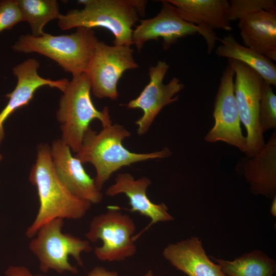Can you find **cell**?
<instances>
[{"label": "cell", "mask_w": 276, "mask_h": 276, "mask_svg": "<svg viewBox=\"0 0 276 276\" xmlns=\"http://www.w3.org/2000/svg\"><path fill=\"white\" fill-rule=\"evenodd\" d=\"M162 8L154 17L141 19L133 30L132 39L140 50L149 40L163 39V48L168 49L178 39L202 32L197 26L184 20L175 7L167 0L160 1Z\"/></svg>", "instance_id": "7c38bea8"}, {"label": "cell", "mask_w": 276, "mask_h": 276, "mask_svg": "<svg viewBox=\"0 0 276 276\" xmlns=\"http://www.w3.org/2000/svg\"><path fill=\"white\" fill-rule=\"evenodd\" d=\"M234 70L228 62L222 73L214 103V125L204 140L208 143L223 142L245 153L246 138L241 128L234 94Z\"/></svg>", "instance_id": "30bf717a"}, {"label": "cell", "mask_w": 276, "mask_h": 276, "mask_svg": "<svg viewBox=\"0 0 276 276\" xmlns=\"http://www.w3.org/2000/svg\"><path fill=\"white\" fill-rule=\"evenodd\" d=\"M99 41L92 29L77 28L68 35L54 36L48 33L35 37L20 35L12 48L15 52L37 53L56 61L73 75L86 73Z\"/></svg>", "instance_id": "3957f363"}, {"label": "cell", "mask_w": 276, "mask_h": 276, "mask_svg": "<svg viewBox=\"0 0 276 276\" xmlns=\"http://www.w3.org/2000/svg\"><path fill=\"white\" fill-rule=\"evenodd\" d=\"M50 151L58 177L73 194L91 204L102 200L103 194L95 179L86 173L83 164L72 155L71 149L61 139L53 142Z\"/></svg>", "instance_id": "5bb4252c"}, {"label": "cell", "mask_w": 276, "mask_h": 276, "mask_svg": "<svg viewBox=\"0 0 276 276\" xmlns=\"http://www.w3.org/2000/svg\"><path fill=\"white\" fill-rule=\"evenodd\" d=\"M131 133L118 124L103 127L98 133L90 127L85 131L81 147L75 156L82 163H90L96 169L95 182L101 190L111 175L122 167L154 158L169 156L171 151L162 150L148 153H136L129 151L122 144Z\"/></svg>", "instance_id": "7a4b0ae2"}, {"label": "cell", "mask_w": 276, "mask_h": 276, "mask_svg": "<svg viewBox=\"0 0 276 276\" xmlns=\"http://www.w3.org/2000/svg\"><path fill=\"white\" fill-rule=\"evenodd\" d=\"M3 158V156L2 155L0 154V161Z\"/></svg>", "instance_id": "4dcf8cb0"}, {"label": "cell", "mask_w": 276, "mask_h": 276, "mask_svg": "<svg viewBox=\"0 0 276 276\" xmlns=\"http://www.w3.org/2000/svg\"><path fill=\"white\" fill-rule=\"evenodd\" d=\"M23 18L16 0L0 1V32L9 30Z\"/></svg>", "instance_id": "d4e9b609"}, {"label": "cell", "mask_w": 276, "mask_h": 276, "mask_svg": "<svg viewBox=\"0 0 276 276\" xmlns=\"http://www.w3.org/2000/svg\"><path fill=\"white\" fill-rule=\"evenodd\" d=\"M229 2V20H239L242 17L261 11L276 10L275 0H231Z\"/></svg>", "instance_id": "cb8c5ba5"}, {"label": "cell", "mask_w": 276, "mask_h": 276, "mask_svg": "<svg viewBox=\"0 0 276 276\" xmlns=\"http://www.w3.org/2000/svg\"><path fill=\"white\" fill-rule=\"evenodd\" d=\"M87 276H119V275L116 271H109L101 266H96L88 272Z\"/></svg>", "instance_id": "4316f807"}, {"label": "cell", "mask_w": 276, "mask_h": 276, "mask_svg": "<svg viewBox=\"0 0 276 276\" xmlns=\"http://www.w3.org/2000/svg\"><path fill=\"white\" fill-rule=\"evenodd\" d=\"M23 20L30 25L31 35H43L44 26L51 20L58 19L61 14L56 0H16Z\"/></svg>", "instance_id": "7402d4cb"}, {"label": "cell", "mask_w": 276, "mask_h": 276, "mask_svg": "<svg viewBox=\"0 0 276 276\" xmlns=\"http://www.w3.org/2000/svg\"><path fill=\"white\" fill-rule=\"evenodd\" d=\"M151 183V180L146 177L135 179L129 173H119L115 178V182L105 192L106 195L109 197L124 194L129 201L130 211L137 212L150 219L146 227L134 236L135 241L153 224L174 219L165 203H154L148 198L147 190Z\"/></svg>", "instance_id": "9a60e30c"}, {"label": "cell", "mask_w": 276, "mask_h": 276, "mask_svg": "<svg viewBox=\"0 0 276 276\" xmlns=\"http://www.w3.org/2000/svg\"><path fill=\"white\" fill-rule=\"evenodd\" d=\"M39 65L36 59L29 58L13 67L17 82L13 91L7 95L9 101L0 113V145L4 137L3 125L5 121L16 109L28 105L38 88L49 86L63 92L68 84L66 78L53 80L41 77L37 73Z\"/></svg>", "instance_id": "2e32d148"}, {"label": "cell", "mask_w": 276, "mask_h": 276, "mask_svg": "<svg viewBox=\"0 0 276 276\" xmlns=\"http://www.w3.org/2000/svg\"><path fill=\"white\" fill-rule=\"evenodd\" d=\"M270 212L273 216H276V196L273 198Z\"/></svg>", "instance_id": "f1b7e54d"}, {"label": "cell", "mask_w": 276, "mask_h": 276, "mask_svg": "<svg viewBox=\"0 0 276 276\" xmlns=\"http://www.w3.org/2000/svg\"><path fill=\"white\" fill-rule=\"evenodd\" d=\"M78 3L84 8L61 14L58 19L61 29L104 28L114 36V45L133 44L132 27L139 20V14L130 0H80Z\"/></svg>", "instance_id": "5b68a950"}, {"label": "cell", "mask_w": 276, "mask_h": 276, "mask_svg": "<svg viewBox=\"0 0 276 276\" xmlns=\"http://www.w3.org/2000/svg\"><path fill=\"white\" fill-rule=\"evenodd\" d=\"M211 258L217 263L226 276H273L275 261L260 250H255L233 261Z\"/></svg>", "instance_id": "44dd1931"}, {"label": "cell", "mask_w": 276, "mask_h": 276, "mask_svg": "<svg viewBox=\"0 0 276 276\" xmlns=\"http://www.w3.org/2000/svg\"><path fill=\"white\" fill-rule=\"evenodd\" d=\"M29 179L37 188L39 202L36 218L26 232L29 238L34 237L44 224L54 219H80L90 209L91 204L73 194L58 177L50 147L47 144L38 146L36 160Z\"/></svg>", "instance_id": "6da1fadb"}, {"label": "cell", "mask_w": 276, "mask_h": 276, "mask_svg": "<svg viewBox=\"0 0 276 276\" xmlns=\"http://www.w3.org/2000/svg\"><path fill=\"white\" fill-rule=\"evenodd\" d=\"M249 185L251 193L273 198L276 196V132L251 157L242 158L236 166Z\"/></svg>", "instance_id": "e0dca14e"}, {"label": "cell", "mask_w": 276, "mask_h": 276, "mask_svg": "<svg viewBox=\"0 0 276 276\" xmlns=\"http://www.w3.org/2000/svg\"><path fill=\"white\" fill-rule=\"evenodd\" d=\"M130 1L132 5L137 11L139 14L141 16L144 15L147 2L146 1Z\"/></svg>", "instance_id": "83f0119b"}, {"label": "cell", "mask_w": 276, "mask_h": 276, "mask_svg": "<svg viewBox=\"0 0 276 276\" xmlns=\"http://www.w3.org/2000/svg\"><path fill=\"white\" fill-rule=\"evenodd\" d=\"M90 90L86 73L73 75L59 100L56 118L61 124V139L76 153L93 120H99L103 127L112 125L108 107L98 110L91 99Z\"/></svg>", "instance_id": "277c9868"}, {"label": "cell", "mask_w": 276, "mask_h": 276, "mask_svg": "<svg viewBox=\"0 0 276 276\" xmlns=\"http://www.w3.org/2000/svg\"><path fill=\"white\" fill-rule=\"evenodd\" d=\"M162 254L173 266L188 276H226L210 259L198 237L169 244Z\"/></svg>", "instance_id": "ac0fdd59"}, {"label": "cell", "mask_w": 276, "mask_h": 276, "mask_svg": "<svg viewBox=\"0 0 276 276\" xmlns=\"http://www.w3.org/2000/svg\"><path fill=\"white\" fill-rule=\"evenodd\" d=\"M259 121L263 133L276 128V96L271 85L265 81L260 103Z\"/></svg>", "instance_id": "603a6c76"}, {"label": "cell", "mask_w": 276, "mask_h": 276, "mask_svg": "<svg viewBox=\"0 0 276 276\" xmlns=\"http://www.w3.org/2000/svg\"><path fill=\"white\" fill-rule=\"evenodd\" d=\"M7 276H46L42 274H33L24 266L11 265L5 271Z\"/></svg>", "instance_id": "484cf974"}, {"label": "cell", "mask_w": 276, "mask_h": 276, "mask_svg": "<svg viewBox=\"0 0 276 276\" xmlns=\"http://www.w3.org/2000/svg\"><path fill=\"white\" fill-rule=\"evenodd\" d=\"M136 226L127 214L113 207L91 220L85 237L89 242L101 240L103 243L94 249L96 257L102 261H123L134 256L136 247L133 237Z\"/></svg>", "instance_id": "52a82bcc"}, {"label": "cell", "mask_w": 276, "mask_h": 276, "mask_svg": "<svg viewBox=\"0 0 276 276\" xmlns=\"http://www.w3.org/2000/svg\"><path fill=\"white\" fill-rule=\"evenodd\" d=\"M138 67L130 47L109 45L99 41L86 72L93 94L98 98L116 100L117 85L123 74Z\"/></svg>", "instance_id": "9c48e42d"}, {"label": "cell", "mask_w": 276, "mask_h": 276, "mask_svg": "<svg viewBox=\"0 0 276 276\" xmlns=\"http://www.w3.org/2000/svg\"><path fill=\"white\" fill-rule=\"evenodd\" d=\"M63 224L61 218L47 222L29 244V249L37 258L42 272L53 270L59 273L69 272L76 274L78 269L69 262V256H72L79 266H83L81 254L92 250L87 240L62 233Z\"/></svg>", "instance_id": "8992f818"}, {"label": "cell", "mask_w": 276, "mask_h": 276, "mask_svg": "<svg viewBox=\"0 0 276 276\" xmlns=\"http://www.w3.org/2000/svg\"><path fill=\"white\" fill-rule=\"evenodd\" d=\"M169 68L167 63L162 60L158 61L155 66L150 67L149 82L136 98L125 105L128 109L139 108L143 111V116L135 122L139 135H143L148 131L164 107L178 100V96H174L185 87L175 77L167 84L163 83Z\"/></svg>", "instance_id": "8fae6325"}, {"label": "cell", "mask_w": 276, "mask_h": 276, "mask_svg": "<svg viewBox=\"0 0 276 276\" xmlns=\"http://www.w3.org/2000/svg\"><path fill=\"white\" fill-rule=\"evenodd\" d=\"M245 47L276 61V10H261L239 20Z\"/></svg>", "instance_id": "d6986e66"}, {"label": "cell", "mask_w": 276, "mask_h": 276, "mask_svg": "<svg viewBox=\"0 0 276 276\" xmlns=\"http://www.w3.org/2000/svg\"><path fill=\"white\" fill-rule=\"evenodd\" d=\"M144 276H155L151 270L148 271Z\"/></svg>", "instance_id": "f546056e"}, {"label": "cell", "mask_w": 276, "mask_h": 276, "mask_svg": "<svg viewBox=\"0 0 276 276\" xmlns=\"http://www.w3.org/2000/svg\"><path fill=\"white\" fill-rule=\"evenodd\" d=\"M219 40L221 44L215 50L217 56L242 62L257 72L266 83L276 85V65L271 60L240 44L232 34Z\"/></svg>", "instance_id": "ffe728a7"}, {"label": "cell", "mask_w": 276, "mask_h": 276, "mask_svg": "<svg viewBox=\"0 0 276 276\" xmlns=\"http://www.w3.org/2000/svg\"><path fill=\"white\" fill-rule=\"evenodd\" d=\"M185 21L199 27L211 54L219 38L215 29L231 31L229 2L227 0H167Z\"/></svg>", "instance_id": "4fadbf2b"}, {"label": "cell", "mask_w": 276, "mask_h": 276, "mask_svg": "<svg viewBox=\"0 0 276 276\" xmlns=\"http://www.w3.org/2000/svg\"><path fill=\"white\" fill-rule=\"evenodd\" d=\"M235 76L234 94L241 123L247 135L246 157H251L264 146L263 133L259 121L260 103L264 82L262 77L245 64L228 59Z\"/></svg>", "instance_id": "ba28073f"}]
</instances>
